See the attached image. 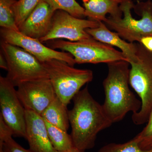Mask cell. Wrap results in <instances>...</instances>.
I'll use <instances>...</instances> for the list:
<instances>
[{"label":"cell","instance_id":"6da1fadb","mask_svg":"<svg viewBox=\"0 0 152 152\" xmlns=\"http://www.w3.org/2000/svg\"><path fill=\"white\" fill-rule=\"evenodd\" d=\"M73 100V107L69 111L70 135L74 147L85 152L94 147L98 134L113 123L104 112L102 105L92 96L88 86L80 90Z\"/></svg>","mask_w":152,"mask_h":152},{"label":"cell","instance_id":"7a4b0ae2","mask_svg":"<svg viewBox=\"0 0 152 152\" xmlns=\"http://www.w3.org/2000/svg\"><path fill=\"white\" fill-rule=\"evenodd\" d=\"M129 65L125 61L107 64L108 72L103 82L105 99L102 105L113 123L121 121L129 112L137 113L141 107V101L129 87Z\"/></svg>","mask_w":152,"mask_h":152},{"label":"cell","instance_id":"3957f363","mask_svg":"<svg viewBox=\"0 0 152 152\" xmlns=\"http://www.w3.org/2000/svg\"><path fill=\"white\" fill-rule=\"evenodd\" d=\"M120 8L122 16H110L104 22L124 39L131 43L140 42L146 36H152V0H122Z\"/></svg>","mask_w":152,"mask_h":152},{"label":"cell","instance_id":"277c9868","mask_svg":"<svg viewBox=\"0 0 152 152\" xmlns=\"http://www.w3.org/2000/svg\"><path fill=\"white\" fill-rule=\"evenodd\" d=\"M136 45L137 59L129 63V81L141 101V109L132 116L133 123L140 125L148 122L152 110V52L140 43Z\"/></svg>","mask_w":152,"mask_h":152},{"label":"cell","instance_id":"5b68a950","mask_svg":"<svg viewBox=\"0 0 152 152\" xmlns=\"http://www.w3.org/2000/svg\"><path fill=\"white\" fill-rule=\"evenodd\" d=\"M42 63L57 96L66 106L82 87L94 78L91 70L76 69L60 60L52 59Z\"/></svg>","mask_w":152,"mask_h":152},{"label":"cell","instance_id":"8992f818","mask_svg":"<svg viewBox=\"0 0 152 152\" xmlns=\"http://www.w3.org/2000/svg\"><path fill=\"white\" fill-rule=\"evenodd\" d=\"M48 47L59 49L70 53L76 64H98L119 61H127L122 52L95 39L92 37L87 39L70 41L59 39L47 42Z\"/></svg>","mask_w":152,"mask_h":152},{"label":"cell","instance_id":"52a82bcc","mask_svg":"<svg viewBox=\"0 0 152 152\" xmlns=\"http://www.w3.org/2000/svg\"><path fill=\"white\" fill-rule=\"evenodd\" d=\"M1 48L7 63V77L15 87L25 82L49 79L42 63L24 49L2 41Z\"/></svg>","mask_w":152,"mask_h":152},{"label":"cell","instance_id":"ba28073f","mask_svg":"<svg viewBox=\"0 0 152 152\" xmlns=\"http://www.w3.org/2000/svg\"><path fill=\"white\" fill-rule=\"evenodd\" d=\"M99 22L73 16L65 11H55L52 18L51 27L45 37L39 40L43 43L59 39L77 42L91 37L86 30L97 27Z\"/></svg>","mask_w":152,"mask_h":152},{"label":"cell","instance_id":"9c48e42d","mask_svg":"<svg viewBox=\"0 0 152 152\" xmlns=\"http://www.w3.org/2000/svg\"><path fill=\"white\" fill-rule=\"evenodd\" d=\"M15 86L6 77H0L1 113L14 133V136L26 138V110L17 94Z\"/></svg>","mask_w":152,"mask_h":152},{"label":"cell","instance_id":"30bf717a","mask_svg":"<svg viewBox=\"0 0 152 152\" xmlns=\"http://www.w3.org/2000/svg\"><path fill=\"white\" fill-rule=\"evenodd\" d=\"M1 41L24 49L41 63L52 59L63 61L72 66L76 64L73 56L68 52L56 50L44 45L38 39L23 34L18 31L1 28Z\"/></svg>","mask_w":152,"mask_h":152},{"label":"cell","instance_id":"8fae6325","mask_svg":"<svg viewBox=\"0 0 152 152\" xmlns=\"http://www.w3.org/2000/svg\"><path fill=\"white\" fill-rule=\"evenodd\" d=\"M17 87L18 96L26 110L40 115L56 96L49 79L25 82Z\"/></svg>","mask_w":152,"mask_h":152},{"label":"cell","instance_id":"7c38bea8","mask_svg":"<svg viewBox=\"0 0 152 152\" xmlns=\"http://www.w3.org/2000/svg\"><path fill=\"white\" fill-rule=\"evenodd\" d=\"M54 12L46 2L41 0L19 27V31L25 36L39 40L50 31Z\"/></svg>","mask_w":152,"mask_h":152},{"label":"cell","instance_id":"4fadbf2b","mask_svg":"<svg viewBox=\"0 0 152 152\" xmlns=\"http://www.w3.org/2000/svg\"><path fill=\"white\" fill-rule=\"evenodd\" d=\"M26 135L29 149L33 152H58L53 146L45 120L40 115L26 110Z\"/></svg>","mask_w":152,"mask_h":152},{"label":"cell","instance_id":"5bb4252c","mask_svg":"<svg viewBox=\"0 0 152 152\" xmlns=\"http://www.w3.org/2000/svg\"><path fill=\"white\" fill-rule=\"evenodd\" d=\"M87 32L95 39L112 47L118 48L127 59L129 63L137 59L136 42H126L116 32L110 31L103 22H99L97 27L88 28Z\"/></svg>","mask_w":152,"mask_h":152},{"label":"cell","instance_id":"9a60e30c","mask_svg":"<svg viewBox=\"0 0 152 152\" xmlns=\"http://www.w3.org/2000/svg\"><path fill=\"white\" fill-rule=\"evenodd\" d=\"M85 9L86 17L97 22H104L106 15L122 16L120 8L122 0H82Z\"/></svg>","mask_w":152,"mask_h":152},{"label":"cell","instance_id":"2e32d148","mask_svg":"<svg viewBox=\"0 0 152 152\" xmlns=\"http://www.w3.org/2000/svg\"><path fill=\"white\" fill-rule=\"evenodd\" d=\"M67 107L56 96L41 116L50 124L67 131L70 123Z\"/></svg>","mask_w":152,"mask_h":152},{"label":"cell","instance_id":"e0dca14e","mask_svg":"<svg viewBox=\"0 0 152 152\" xmlns=\"http://www.w3.org/2000/svg\"><path fill=\"white\" fill-rule=\"evenodd\" d=\"M45 121L49 138L57 151H67L75 148L71 135L69 134L67 131L50 124L45 120Z\"/></svg>","mask_w":152,"mask_h":152},{"label":"cell","instance_id":"ac0fdd59","mask_svg":"<svg viewBox=\"0 0 152 152\" xmlns=\"http://www.w3.org/2000/svg\"><path fill=\"white\" fill-rule=\"evenodd\" d=\"M54 11L61 10L65 11L73 16L83 19L86 16L85 9L75 0H43Z\"/></svg>","mask_w":152,"mask_h":152},{"label":"cell","instance_id":"d6986e66","mask_svg":"<svg viewBox=\"0 0 152 152\" xmlns=\"http://www.w3.org/2000/svg\"><path fill=\"white\" fill-rule=\"evenodd\" d=\"M17 0H0L1 28L19 31L15 19L13 6Z\"/></svg>","mask_w":152,"mask_h":152},{"label":"cell","instance_id":"ffe728a7","mask_svg":"<svg viewBox=\"0 0 152 152\" xmlns=\"http://www.w3.org/2000/svg\"><path fill=\"white\" fill-rule=\"evenodd\" d=\"M98 152H152V148L145 150L142 148L137 137L122 144L112 143L101 148Z\"/></svg>","mask_w":152,"mask_h":152},{"label":"cell","instance_id":"44dd1931","mask_svg":"<svg viewBox=\"0 0 152 152\" xmlns=\"http://www.w3.org/2000/svg\"><path fill=\"white\" fill-rule=\"evenodd\" d=\"M41 0H19L13 6L15 19L18 27L34 10Z\"/></svg>","mask_w":152,"mask_h":152},{"label":"cell","instance_id":"7402d4cb","mask_svg":"<svg viewBox=\"0 0 152 152\" xmlns=\"http://www.w3.org/2000/svg\"><path fill=\"white\" fill-rule=\"evenodd\" d=\"M147 122L143 129L136 136L141 148L145 150L149 149L150 146L152 144V110Z\"/></svg>","mask_w":152,"mask_h":152},{"label":"cell","instance_id":"603a6c76","mask_svg":"<svg viewBox=\"0 0 152 152\" xmlns=\"http://www.w3.org/2000/svg\"><path fill=\"white\" fill-rule=\"evenodd\" d=\"M0 148H2L4 152H33L30 149H26L23 148L12 137L7 139Z\"/></svg>","mask_w":152,"mask_h":152},{"label":"cell","instance_id":"cb8c5ba5","mask_svg":"<svg viewBox=\"0 0 152 152\" xmlns=\"http://www.w3.org/2000/svg\"><path fill=\"white\" fill-rule=\"evenodd\" d=\"M13 136V132L0 115V146L2 145L3 143L7 139Z\"/></svg>","mask_w":152,"mask_h":152},{"label":"cell","instance_id":"d4e9b609","mask_svg":"<svg viewBox=\"0 0 152 152\" xmlns=\"http://www.w3.org/2000/svg\"><path fill=\"white\" fill-rule=\"evenodd\" d=\"M139 43L141 44L147 50L152 52V36H146V37H143L141 39Z\"/></svg>","mask_w":152,"mask_h":152},{"label":"cell","instance_id":"484cf974","mask_svg":"<svg viewBox=\"0 0 152 152\" xmlns=\"http://www.w3.org/2000/svg\"><path fill=\"white\" fill-rule=\"evenodd\" d=\"M0 67L4 69L7 71L8 64L4 56L3 53L1 51L0 54Z\"/></svg>","mask_w":152,"mask_h":152},{"label":"cell","instance_id":"4316f807","mask_svg":"<svg viewBox=\"0 0 152 152\" xmlns=\"http://www.w3.org/2000/svg\"><path fill=\"white\" fill-rule=\"evenodd\" d=\"M85 152L81 151H79V150H78L76 148H75L71 150V151H67L65 152Z\"/></svg>","mask_w":152,"mask_h":152},{"label":"cell","instance_id":"83f0119b","mask_svg":"<svg viewBox=\"0 0 152 152\" xmlns=\"http://www.w3.org/2000/svg\"><path fill=\"white\" fill-rule=\"evenodd\" d=\"M0 152H4L2 148H0Z\"/></svg>","mask_w":152,"mask_h":152},{"label":"cell","instance_id":"f1b7e54d","mask_svg":"<svg viewBox=\"0 0 152 152\" xmlns=\"http://www.w3.org/2000/svg\"><path fill=\"white\" fill-rule=\"evenodd\" d=\"M151 148H152V144L150 146L149 148V149Z\"/></svg>","mask_w":152,"mask_h":152},{"label":"cell","instance_id":"f546056e","mask_svg":"<svg viewBox=\"0 0 152 152\" xmlns=\"http://www.w3.org/2000/svg\"><path fill=\"white\" fill-rule=\"evenodd\" d=\"M138 1H143V0H138Z\"/></svg>","mask_w":152,"mask_h":152},{"label":"cell","instance_id":"4dcf8cb0","mask_svg":"<svg viewBox=\"0 0 152 152\" xmlns=\"http://www.w3.org/2000/svg\"></svg>","mask_w":152,"mask_h":152}]
</instances>
